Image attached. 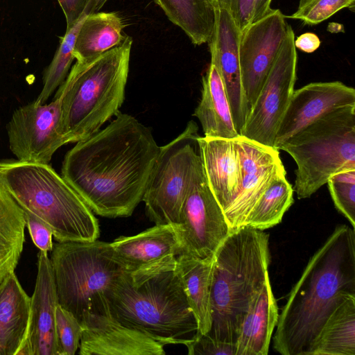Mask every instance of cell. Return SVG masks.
<instances>
[{"instance_id": "obj_1", "label": "cell", "mask_w": 355, "mask_h": 355, "mask_svg": "<svg viewBox=\"0 0 355 355\" xmlns=\"http://www.w3.org/2000/svg\"><path fill=\"white\" fill-rule=\"evenodd\" d=\"M103 130L76 142L62 176L94 214L128 217L142 201L159 146L150 129L119 112Z\"/></svg>"}, {"instance_id": "obj_2", "label": "cell", "mask_w": 355, "mask_h": 355, "mask_svg": "<svg viewBox=\"0 0 355 355\" xmlns=\"http://www.w3.org/2000/svg\"><path fill=\"white\" fill-rule=\"evenodd\" d=\"M355 295V231L337 226L310 258L289 293L273 336L282 355H304L322 324L343 300Z\"/></svg>"}, {"instance_id": "obj_3", "label": "cell", "mask_w": 355, "mask_h": 355, "mask_svg": "<svg viewBox=\"0 0 355 355\" xmlns=\"http://www.w3.org/2000/svg\"><path fill=\"white\" fill-rule=\"evenodd\" d=\"M175 264L124 270L107 295L110 315L164 345H186L198 325Z\"/></svg>"}, {"instance_id": "obj_4", "label": "cell", "mask_w": 355, "mask_h": 355, "mask_svg": "<svg viewBox=\"0 0 355 355\" xmlns=\"http://www.w3.org/2000/svg\"><path fill=\"white\" fill-rule=\"evenodd\" d=\"M269 235L243 227L230 233L218 248L213 263L211 325L207 335L235 344L250 302L269 278Z\"/></svg>"}, {"instance_id": "obj_5", "label": "cell", "mask_w": 355, "mask_h": 355, "mask_svg": "<svg viewBox=\"0 0 355 355\" xmlns=\"http://www.w3.org/2000/svg\"><path fill=\"white\" fill-rule=\"evenodd\" d=\"M132 40L100 55L77 61L55 96L60 103L67 143H76L101 130L120 111L125 98Z\"/></svg>"}, {"instance_id": "obj_6", "label": "cell", "mask_w": 355, "mask_h": 355, "mask_svg": "<svg viewBox=\"0 0 355 355\" xmlns=\"http://www.w3.org/2000/svg\"><path fill=\"white\" fill-rule=\"evenodd\" d=\"M0 181L24 211L51 229L58 242L93 241L99 237L93 211L49 164L3 160Z\"/></svg>"}, {"instance_id": "obj_7", "label": "cell", "mask_w": 355, "mask_h": 355, "mask_svg": "<svg viewBox=\"0 0 355 355\" xmlns=\"http://www.w3.org/2000/svg\"><path fill=\"white\" fill-rule=\"evenodd\" d=\"M296 163L293 191L310 198L334 175L355 169V105L338 108L314 121L279 148Z\"/></svg>"}, {"instance_id": "obj_8", "label": "cell", "mask_w": 355, "mask_h": 355, "mask_svg": "<svg viewBox=\"0 0 355 355\" xmlns=\"http://www.w3.org/2000/svg\"><path fill=\"white\" fill-rule=\"evenodd\" d=\"M58 303L81 323L85 313L109 315L107 293L124 272L110 243L58 242L50 258Z\"/></svg>"}, {"instance_id": "obj_9", "label": "cell", "mask_w": 355, "mask_h": 355, "mask_svg": "<svg viewBox=\"0 0 355 355\" xmlns=\"http://www.w3.org/2000/svg\"><path fill=\"white\" fill-rule=\"evenodd\" d=\"M198 130L190 121L176 138L160 146L142 198L146 215L155 225L178 224L191 188L205 175Z\"/></svg>"}, {"instance_id": "obj_10", "label": "cell", "mask_w": 355, "mask_h": 355, "mask_svg": "<svg viewBox=\"0 0 355 355\" xmlns=\"http://www.w3.org/2000/svg\"><path fill=\"white\" fill-rule=\"evenodd\" d=\"M291 25L240 133L250 140L274 148L276 134L294 92L297 54Z\"/></svg>"}, {"instance_id": "obj_11", "label": "cell", "mask_w": 355, "mask_h": 355, "mask_svg": "<svg viewBox=\"0 0 355 355\" xmlns=\"http://www.w3.org/2000/svg\"><path fill=\"white\" fill-rule=\"evenodd\" d=\"M288 26L286 16L279 9H272L241 32L239 58L248 116L281 49Z\"/></svg>"}, {"instance_id": "obj_12", "label": "cell", "mask_w": 355, "mask_h": 355, "mask_svg": "<svg viewBox=\"0 0 355 355\" xmlns=\"http://www.w3.org/2000/svg\"><path fill=\"white\" fill-rule=\"evenodd\" d=\"M9 147L17 160L49 164L54 153L67 144L61 127L60 103L35 101L17 109L7 125Z\"/></svg>"}, {"instance_id": "obj_13", "label": "cell", "mask_w": 355, "mask_h": 355, "mask_svg": "<svg viewBox=\"0 0 355 355\" xmlns=\"http://www.w3.org/2000/svg\"><path fill=\"white\" fill-rule=\"evenodd\" d=\"M178 224L182 242L181 254L200 259H213L230 234L223 211L205 175L191 188Z\"/></svg>"}, {"instance_id": "obj_14", "label": "cell", "mask_w": 355, "mask_h": 355, "mask_svg": "<svg viewBox=\"0 0 355 355\" xmlns=\"http://www.w3.org/2000/svg\"><path fill=\"white\" fill-rule=\"evenodd\" d=\"M241 168L240 189L223 211L230 234L243 227L249 214L270 184L286 173L279 150L239 135L234 139Z\"/></svg>"}, {"instance_id": "obj_15", "label": "cell", "mask_w": 355, "mask_h": 355, "mask_svg": "<svg viewBox=\"0 0 355 355\" xmlns=\"http://www.w3.org/2000/svg\"><path fill=\"white\" fill-rule=\"evenodd\" d=\"M355 105V89L340 81L318 82L294 90L278 128L274 148L324 114Z\"/></svg>"}, {"instance_id": "obj_16", "label": "cell", "mask_w": 355, "mask_h": 355, "mask_svg": "<svg viewBox=\"0 0 355 355\" xmlns=\"http://www.w3.org/2000/svg\"><path fill=\"white\" fill-rule=\"evenodd\" d=\"M80 355H164V345L112 318L85 313Z\"/></svg>"}, {"instance_id": "obj_17", "label": "cell", "mask_w": 355, "mask_h": 355, "mask_svg": "<svg viewBox=\"0 0 355 355\" xmlns=\"http://www.w3.org/2000/svg\"><path fill=\"white\" fill-rule=\"evenodd\" d=\"M215 7V26L208 42L213 60L220 73L229 101L234 127L239 134L247 119L239 58L241 31L223 8Z\"/></svg>"}, {"instance_id": "obj_18", "label": "cell", "mask_w": 355, "mask_h": 355, "mask_svg": "<svg viewBox=\"0 0 355 355\" xmlns=\"http://www.w3.org/2000/svg\"><path fill=\"white\" fill-rule=\"evenodd\" d=\"M110 244L116 261L130 272L175 261L182 253L176 223L155 225L136 235L119 236Z\"/></svg>"}, {"instance_id": "obj_19", "label": "cell", "mask_w": 355, "mask_h": 355, "mask_svg": "<svg viewBox=\"0 0 355 355\" xmlns=\"http://www.w3.org/2000/svg\"><path fill=\"white\" fill-rule=\"evenodd\" d=\"M31 325L22 355H58L55 310L58 303L48 252L37 254V272L31 297Z\"/></svg>"}, {"instance_id": "obj_20", "label": "cell", "mask_w": 355, "mask_h": 355, "mask_svg": "<svg viewBox=\"0 0 355 355\" xmlns=\"http://www.w3.org/2000/svg\"><path fill=\"white\" fill-rule=\"evenodd\" d=\"M197 141L206 181L224 211L237 195L241 183L234 139L199 136Z\"/></svg>"}, {"instance_id": "obj_21", "label": "cell", "mask_w": 355, "mask_h": 355, "mask_svg": "<svg viewBox=\"0 0 355 355\" xmlns=\"http://www.w3.org/2000/svg\"><path fill=\"white\" fill-rule=\"evenodd\" d=\"M31 302L15 272L0 284V355H22L30 331Z\"/></svg>"}, {"instance_id": "obj_22", "label": "cell", "mask_w": 355, "mask_h": 355, "mask_svg": "<svg viewBox=\"0 0 355 355\" xmlns=\"http://www.w3.org/2000/svg\"><path fill=\"white\" fill-rule=\"evenodd\" d=\"M279 310L269 278L255 295L239 327L235 355H267Z\"/></svg>"}, {"instance_id": "obj_23", "label": "cell", "mask_w": 355, "mask_h": 355, "mask_svg": "<svg viewBox=\"0 0 355 355\" xmlns=\"http://www.w3.org/2000/svg\"><path fill=\"white\" fill-rule=\"evenodd\" d=\"M200 101L193 116L199 120L204 136L234 139L239 136L232 120L229 101L223 82L215 62L209 67L202 80Z\"/></svg>"}, {"instance_id": "obj_24", "label": "cell", "mask_w": 355, "mask_h": 355, "mask_svg": "<svg viewBox=\"0 0 355 355\" xmlns=\"http://www.w3.org/2000/svg\"><path fill=\"white\" fill-rule=\"evenodd\" d=\"M213 263L214 258L200 259L185 254L176 257L175 269L197 322L196 333L201 334H207L211 325Z\"/></svg>"}, {"instance_id": "obj_25", "label": "cell", "mask_w": 355, "mask_h": 355, "mask_svg": "<svg viewBox=\"0 0 355 355\" xmlns=\"http://www.w3.org/2000/svg\"><path fill=\"white\" fill-rule=\"evenodd\" d=\"M304 355H355V295L338 304Z\"/></svg>"}, {"instance_id": "obj_26", "label": "cell", "mask_w": 355, "mask_h": 355, "mask_svg": "<svg viewBox=\"0 0 355 355\" xmlns=\"http://www.w3.org/2000/svg\"><path fill=\"white\" fill-rule=\"evenodd\" d=\"M123 19L118 13L94 12L87 15L78 32L73 55L86 61L118 46L125 40Z\"/></svg>"}, {"instance_id": "obj_27", "label": "cell", "mask_w": 355, "mask_h": 355, "mask_svg": "<svg viewBox=\"0 0 355 355\" xmlns=\"http://www.w3.org/2000/svg\"><path fill=\"white\" fill-rule=\"evenodd\" d=\"M25 227L24 210L0 181V284L18 264Z\"/></svg>"}, {"instance_id": "obj_28", "label": "cell", "mask_w": 355, "mask_h": 355, "mask_svg": "<svg viewBox=\"0 0 355 355\" xmlns=\"http://www.w3.org/2000/svg\"><path fill=\"white\" fill-rule=\"evenodd\" d=\"M169 20L181 28L195 45L208 43L215 26L210 0H155Z\"/></svg>"}, {"instance_id": "obj_29", "label": "cell", "mask_w": 355, "mask_h": 355, "mask_svg": "<svg viewBox=\"0 0 355 355\" xmlns=\"http://www.w3.org/2000/svg\"><path fill=\"white\" fill-rule=\"evenodd\" d=\"M286 174L279 175L270 183L249 214L243 227L263 231L281 223L294 202L293 188Z\"/></svg>"}, {"instance_id": "obj_30", "label": "cell", "mask_w": 355, "mask_h": 355, "mask_svg": "<svg viewBox=\"0 0 355 355\" xmlns=\"http://www.w3.org/2000/svg\"><path fill=\"white\" fill-rule=\"evenodd\" d=\"M87 15H88L83 12L72 26L67 28L51 64L46 69L43 78V87L35 101L36 103L44 104L55 89L60 87L67 78L71 64L75 59L73 49L76 36Z\"/></svg>"}, {"instance_id": "obj_31", "label": "cell", "mask_w": 355, "mask_h": 355, "mask_svg": "<svg viewBox=\"0 0 355 355\" xmlns=\"http://www.w3.org/2000/svg\"><path fill=\"white\" fill-rule=\"evenodd\" d=\"M336 208L355 227V169L332 175L327 182Z\"/></svg>"}, {"instance_id": "obj_32", "label": "cell", "mask_w": 355, "mask_h": 355, "mask_svg": "<svg viewBox=\"0 0 355 355\" xmlns=\"http://www.w3.org/2000/svg\"><path fill=\"white\" fill-rule=\"evenodd\" d=\"M82 332L80 322L58 304L55 310L58 355H74L79 349Z\"/></svg>"}, {"instance_id": "obj_33", "label": "cell", "mask_w": 355, "mask_h": 355, "mask_svg": "<svg viewBox=\"0 0 355 355\" xmlns=\"http://www.w3.org/2000/svg\"><path fill=\"white\" fill-rule=\"evenodd\" d=\"M355 0H300L296 11L286 17L299 19L308 25H316L339 10L352 8Z\"/></svg>"}, {"instance_id": "obj_34", "label": "cell", "mask_w": 355, "mask_h": 355, "mask_svg": "<svg viewBox=\"0 0 355 355\" xmlns=\"http://www.w3.org/2000/svg\"><path fill=\"white\" fill-rule=\"evenodd\" d=\"M189 355H235V344L214 340L207 334L196 333L185 345Z\"/></svg>"}, {"instance_id": "obj_35", "label": "cell", "mask_w": 355, "mask_h": 355, "mask_svg": "<svg viewBox=\"0 0 355 355\" xmlns=\"http://www.w3.org/2000/svg\"><path fill=\"white\" fill-rule=\"evenodd\" d=\"M254 0H216L214 6L225 8L241 32L251 24Z\"/></svg>"}, {"instance_id": "obj_36", "label": "cell", "mask_w": 355, "mask_h": 355, "mask_svg": "<svg viewBox=\"0 0 355 355\" xmlns=\"http://www.w3.org/2000/svg\"><path fill=\"white\" fill-rule=\"evenodd\" d=\"M26 226L33 242L40 251L48 252L53 248V233L51 229L33 215L24 211Z\"/></svg>"}, {"instance_id": "obj_37", "label": "cell", "mask_w": 355, "mask_h": 355, "mask_svg": "<svg viewBox=\"0 0 355 355\" xmlns=\"http://www.w3.org/2000/svg\"><path fill=\"white\" fill-rule=\"evenodd\" d=\"M64 14L67 28L72 26L82 16L89 0H58Z\"/></svg>"}, {"instance_id": "obj_38", "label": "cell", "mask_w": 355, "mask_h": 355, "mask_svg": "<svg viewBox=\"0 0 355 355\" xmlns=\"http://www.w3.org/2000/svg\"><path fill=\"white\" fill-rule=\"evenodd\" d=\"M321 41L318 36L311 32L304 33L295 38L294 44L296 49L305 53H313L320 46Z\"/></svg>"}, {"instance_id": "obj_39", "label": "cell", "mask_w": 355, "mask_h": 355, "mask_svg": "<svg viewBox=\"0 0 355 355\" xmlns=\"http://www.w3.org/2000/svg\"><path fill=\"white\" fill-rule=\"evenodd\" d=\"M271 2L272 0H254L251 23L259 20L272 10Z\"/></svg>"}, {"instance_id": "obj_40", "label": "cell", "mask_w": 355, "mask_h": 355, "mask_svg": "<svg viewBox=\"0 0 355 355\" xmlns=\"http://www.w3.org/2000/svg\"><path fill=\"white\" fill-rule=\"evenodd\" d=\"M107 0H89L85 10L86 15H89L98 11L106 3Z\"/></svg>"}, {"instance_id": "obj_41", "label": "cell", "mask_w": 355, "mask_h": 355, "mask_svg": "<svg viewBox=\"0 0 355 355\" xmlns=\"http://www.w3.org/2000/svg\"><path fill=\"white\" fill-rule=\"evenodd\" d=\"M327 31L332 33L344 32V27L341 24L332 22L328 24Z\"/></svg>"}, {"instance_id": "obj_42", "label": "cell", "mask_w": 355, "mask_h": 355, "mask_svg": "<svg viewBox=\"0 0 355 355\" xmlns=\"http://www.w3.org/2000/svg\"><path fill=\"white\" fill-rule=\"evenodd\" d=\"M213 3L216 1V0H210Z\"/></svg>"}]
</instances>
